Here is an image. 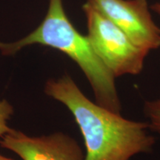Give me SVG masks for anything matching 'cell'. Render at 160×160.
<instances>
[{
    "label": "cell",
    "instance_id": "1",
    "mask_svg": "<svg viewBox=\"0 0 160 160\" xmlns=\"http://www.w3.org/2000/svg\"><path fill=\"white\" fill-rule=\"evenodd\" d=\"M45 92L65 105L74 117L85 140L84 160H131L153 150L156 140L147 122L125 119L93 102L70 76L48 80Z\"/></svg>",
    "mask_w": 160,
    "mask_h": 160
},
{
    "label": "cell",
    "instance_id": "2",
    "mask_svg": "<svg viewBox=\"0 0 160 160\" xmlns=\"http://www.w3.org/2000/svg\"><path fill=\"white\" fill-rule=\"evenodd\" d=\"M34 44L51 47L68 56L89 82L96 102L120 113L122 103L116 86V77L96 53L87 36L82 35L71 22L62 0H50L47 14L37 28L18 41L0 42V51L3 55L11 56Z\"/></svg>",
    "mask_w": 160,
    "mask_h": 160
},
{
    "label": "cell",
    "instance_id": "3",
    "mask_svg": "<svg viewBox=\"0 0 160 160\" xmlns=\"http://www.w3.org/2000/svg\"><path fill=\"white\" fill-rule=\"evenodd\" d=\"M88 35L93 49L116 78L138 75L149 53L135 45L115 24L86 2Z\"/></svg>",
    "mask_w": 160,
    "mask_h": 160
},
{
    "label": "cell",
    "instance_id": "4",
    "mask_svg": "<svg viewBox=\"0 0 160 160\" xmlns=\"http://www.w3.org/2000/svg\"><path fill=\"white\" fill-rule=\"evenodd\" d=\"M87 2L141 49L149 53L160 48V28L152 19L146 0H88Z\"/></svg>",
    "mask_w": 160,
    "mask_h": 160
},
{
    "label": "cell",
    "instance_id": "5",
    "mask_svg": "<svg viewBox=\"0 0 160 160\" xmlns=\"http://www.w3.org/2000/svg\"><path fill=\"white\" fill-rule=\"evenodd\" d=\"M0 145L23 160H84L82 150L70 136L57 132L48 136L30 137L13 130L1 137Z\"/></svg>",
    "mask_w": 160,
    "mask_h": 160
},
{
    "label": "cell",
    "instance_id": "6",
    "mask_svg": "<svg viewBox=\"0 0 160 160\" xmlns=\"http://www.w3.org/2000/svg\"><path fill=\"white\" fill-rule=\"evenodd\" d=\"M143 113L150 130L160 137V97L146 101L143 106Z\"/></svg>",
    "mask_w": 160,
    "mask_h": 160
},
{
    "label": "cell",
    "instance_id": "7",
    "mask_svg": "<svg viewBox=\"0 0 160 160\" xmlns=\"http://www.w3.org/2000/svg\"><path fill=\"white\" fill-rule=\"evenodd\" d=\"M13 113V108L6 99L0 101V137L13 131L8 125V122Z\"/></svg>",
    "mask_w": 160,
    "mask_h": 160
},
{
    "label": "cell",
    "instance_id": "8",
    "mask_svg": "<svg viewBox=\"0 0 160 160\" xmlns=\"http://www.w3.org/2000/svg\"><path fill=\"white\" fill-rule=\"evenodd\" d=\"M151 8L153 9L155 12H157V13L160 14V3H157V4H155V5H152Z\"/></svg>",
    "mask_w": 160,
    "mask_h": 160
},
{
    "label": "cell",
    "instance_id": "9",
    "mask_svg": "<svg viewBox=\"0 0 160 160\" xmlns=\"http://www.w3.org/2000/svg\"><path fill=\"white\" fill-rule=\"evenodd\" d=\"M0 160H13V159H10V158H8V157H5L2 154H0Z\"/></svg>",
    "mask_w": 160,
    "mask_h": 160
}]
</instances>
